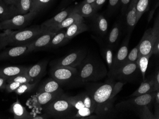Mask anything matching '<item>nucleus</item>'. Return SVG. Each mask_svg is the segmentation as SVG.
<instances>
[{"label": "nucleus", "instance_id": "3c124183", "mask_svg": "<svg viewBox=\"0 0 159 119\" xmlns=\"http://www.w3.org/2000/svg\"><path fill=\"white\" fill-rule=\"evenodd\" d=\"M5 4L9 5H14L16 7L18 0H3Z\"/></svg>", "mask_w": 159, "mask_h": 119}, {"label": "nucleus", "instance_id": "f704fd0d", "mask_svg": "<svg viewBox=\"0 0 159 119\" xmlns=\"http://www.w3.org/2000/svg\"><path fill=\"white\" fill-rule=\"evenodd\" d=\"M136 112L141 119H156L155 115L150 111V106L148 105L140 107Z\"/></svg>", "mask_w": 159, "mask_h": 119}, {"label": "nucleus", "instance_id": "f3484780", "mask_svg": "<svg viewBox=\"0 0 159 119\" xmlns=\"http://www.w3.org/2000/svg\"><path fill=\"white\" fill-rule=\"evenodd\" d=\"M48 61H43L28 67L25 73L31 80V82H38L46 72Z\"/></svg>", "mask_w": 159, "mask_h": 119}, {"label": "nucleus", "instance_id": "1a4fd4ad", "mask_svg": "<svg viewBox=\"0 0 159 119\" xmlns=\"http://www.w3.org/2000/svg\"><path fill=\"white\" fill-rule=\"evenodd\" d=\"M37 13L30 11L25 15H19L9 19L0 22V30H21L31 23L37 15Z\"/></svg>", "mask_w": 159, "mask_h": 119}, {"label": "nucleus", "instance_id": "c756f323", "mask_svg": "<svg viewBox=\"0 0 159 119\" xmlns=\"http://www.w3.org/2000/svg\"><path fill=\"white\" fill-rule=\"evenodd\" d=\"M54 0H32V6L30 11L38 14L42 11L45 9L53 2Z\"/></svg>", "mask_w": 159, "mask_h": 119}, {"label": "nucleus", "instance_id": "7c9ffc66", "mask_svg": "<svg viewBox=\"0 0 159 119\" xmlns=\"http://www.w3.org/2000/svg\"><path fill=\"white\" fill-rule=\"evenodd\" d=\"M152 56V54L144 55V56H141L137 60L136 63L138 65L139 70L141 72L143 80L145 79V74L148 68L149 59Z\"/></svg>", "mask_w": 159, "mask_h": 119}, {"label": "nucleus", "instance_id": "393cba45", "mask_svg": "<svg viewBox=\"0 0 159 119\" xmlns=\"http://www.w3.org/2000/svg\"><path fill=\"white\" fill-rule=\"evenodd\" d=\"M64 29L58 31L50 41L46 49H56L68 43L70 40L66 37V31Z\"/></svg>", "mask_w": 159, "mask_h": 119}, {"label": "nucleus", "instance_id": "58836bf2", "mask_svg": "<svg viewBox=\"0 0 159 119\" xmlns=\"http://www.w3.org/2000/svg\"><path fill=\"white\" fill-rule=\"evenodd\" d=\"M120 6V0H109L107 13L108 15H111Z\"/></svg>", "mask_w": 159, "mask_h": 119}, {"label": "nucleus", "instance_id": "c9c22d12", "mask_svg": "<svg viewBox=\"0 0 159 119\" xmlns=\"http://www.w3.org/2000/svg\"><path fill=\"white\" fill-rule=\"evenodd\" d=\"M38 82L27 83H23L15 91V93L17 95H20L25 94L26 93H28L32 91L37 85Z\"/></svg>", "mask_w": 159, "mask_h": 119}, {"label": "nucleus", "instance_id": "72a5a7b5", "mask_svg": "<svg viewBox=\"0 0 159 119\" xmlns=\"http://www.w3.org/2000/svg\"><path fill=\"white\" fill-rule=\"evenodd\" d=\"M113 49L107 46L103 49V56L106 61L108 68L111 70L113 67L114 55L113 53Z\"/></svg>", "mask_w": 159, "mask_h": 119}, {"label": "nucleus", "instance_id": "39448f33", "mask_svg": "<svg viewBox=\"0 0 159 119\" xmlns=\"http://www.w3.org/2000/svg\"><path fill=\"white\" fill-rule=\"evenodd\" d=\"M50 75L61 85L77 87L83 85L79 78L77 69L70 66H51Z\"/></svg>", "mask_w": 159, "mask_h": 119}, {"label": "nucleus", "instance_id": "6e6552de", "mask_svg": "<svg viewBox=\"0 0 159 119\" xmlns=\"http://www.w3.org/2000/svg\"><path fill=\"white\" fill-rule=\"evenodd\" d=\"M159 38V15L155 19L153 27L147 29L144 33L139 44V57L152 54L155 41Z\"/></svg>", "mask_w": 159, "mask_h": 119}, {"label": "nucleus", "instance_id": "a18cd8bd", "mask_svg": "<svg viewBox=\"0 0 159 119\" xmlns=\"http://www.w3.org/2000/svg\"><path fill=\"white\" fill-rule=\"evenodd\" d=\"M152 55H159V38L156 40L153 44L152 50Z\"/></svg>", "mask_w": 159, "mask_h": 119}, {"label": "nucleus", "instance_id": "ddd939ff", "mask_svg": "<svg viewBox=\"0 0 159 119\" xmlns=\"http://www.w3.org/2000/svg\"><path fill=\"white\" fill-rule=\"evenodd\" d=\"M74 6H71L63 10L56 15L50 19L46 20L41 25L42 29L45 30H53L56 31V28L69 15L73 12Z\"/></svg>", "mask_w": 159, "mask_h": 119}, {"label": "nucleus", "instance_id": "5701e85b", "mask_svg": "<svg viewBox=\"0 0 159 119\" xmlns=\"http://www.w3.org/2000/svg\"><path fill=\"white\" fill-rule=\"evenodd\" d=\"M73 12L77 13L82 17L91 18L97 12L92 3H86L82 2L74 7Z\"/></svg>", "mask_w": 159, "mask_h": 119}, {"label": "nucleus", "instance_id": "9b49d317", "mask_svg": "<svg viewBox=\"0 0 159 119\" xmlns=\"http://www.w3.org/2000/svg\"><path fill=\"white\" fill-rule=\"evenodd\" d=\"M67 98L77 111L84 107L90 108L94 112L95 111V103L90 94L86 91L75 96L67 95Z\"/></svg>", "mask_w": 159, "mask_h": 119}, {"label": "nucleus", "instance_id": "6ab92c4d", "mask_svg": "<svg viewBox=\"0 0 159 119\" xmlns=\"http://www.w3.org/2000/svg\"><path fill=\"white\" fill-rule=\"evenodd\" d=\"M9 112L13 115V118L16 119H32L34 115L29 113L25 107L20 104L18 98L11 106Z\"/></svg>", "mask_w": 159, "mask_h": 119}, {"label": "nucleus", "instance_id": "ea45409f", "mask_svg": "<svg viewBox=\"0 0 159 119\" xmlns=\"http://www.w3.org/2000/svg\"><path fill=\"white\" fill-rule=\"evenodd\" d=\"M20 85H21V83L16 82L7 83L5 90L6 91V92L8 93L15 92Z\"/></svg>", "mask_w": 159, "mask_h": 119}, {"label": "nucleus", "instance_id": "864d4df0", "mask_svg": "<svg viewBox=\"0 0 159 119\" xmlns=\"http://www.w3.org/2000/svg\"><path fill=\"white\" fill-rule=\"evenodd\" d=\"M137 1H138V0H132V1H131V3L129 4V7H131V6H133V5H135Z\"/></svg>", "mask_w": 159, "mask_h": 119}, {"label": "nucleus", "instance_id": "2f4dec72", "mask_svg": "<svg viewBox=\"0 0 159 119\" xmlns=\"http://www.w3.org/2000/svg\"><path fill=\"white\" fill-rule=\"evenodd\" d=\"M150 0H138L135 4L137 22H138L144 12L148 10Z\"/></svg>", "mask_w": 159, "mask_h": 119}, {"label": "nucleus", "instance_id": "603ef678", "mask_svg": "<svg viewBox=\"0 0 159 119\" xmlns=\"http://www.w3.org/2000/svg\"><path fill=\"white\" fill-rule=\"evenodd\" d=\"M95 1V0H84L83 2H86V3H93Z\"/></svg>", "mask_w": 159, "mask_h": 119}, {"label": "nucleus", "instance_id": "dca6fc26", "mask_svg": "<svg viewBox=\"0 0 159 119\" xmlns=\"http://www.w3.org/2000/svg\"><path fill=\"white\" fill-rule=\"evenodd\" d=\"M131 35L130 34H127L117 52L114 56L113 67L111 70L119 68L125 65L126 59L129 53V43Z\"/></svg>", "mask_w": 159, "mask_h": 119}, {"label": "nucleus", "instance_id": "09e8293b", "mask_svg": "<svg viewBox=\"0 0 159 119\" xmlns=\"http://www.w3.org/2000/svg\"><path fill=\"white\" fill-rule=\"evenodd\" d=\"M7 78L0 76V90L2 91L5 90L7 84Z\"/></svg>", "mask_w": 159, "mask_h": 119}, {"label": "nucleus", "instance_id": "c85d7f7f", "mask_svg": "<svg viewBox=\"0 0 159 119\" xmlns=\"http://www.w3.org/2000/svg\"><path fill=\"white\" fill-rule=\"evenodd\" d=\"M78 22H84V18L77 13L72 12L57 27L56 31L58 32L61 29H66L70 26Z\"/></svg>", "mask_w": 159, "mask_h": 119}, {"label": "nucleus", "instance_id": "e433bc0d", "mask_svg": "<svg viewBox=\"0 0 159 119\" xmlns=\"http://www.w3.org/2000/svg\"><path fill=\"white\" fill-rule=\"evenodd\" d=\"M139 57V44H138L130 51L129 53H128L125 64L136 62L137 60Z\"/></svg>", "mask_w": 159, "mask_h": 119}, {"label": "nucleus", "instance_id": "7ed1b4c3", "mask_svg": "<svg viewBox=\"0 0 159 119\" xmlns=\"http://www.w3.org/2000/svg\"><path fill=\"white\" fill-rule=\"evenodd\" d=\"M42 110L49 118L54 119H74L77 113L64 94L43 106Z\"/></svg>", "mask_w": 159, "mask_h": 119}, {"label": "nucleus", "instance_id": "a878e982", "mask_svg": "<svg viewBox=\"0 0 159 119\" xmlns=\"http://www.w3.org/2000/svg\"><path fill=\"white\" fill-rule=\"evenodd\" d=\"M121 29L120 23H115L113 25L109 34L106 38L107 46L113 49L116 47L120 37Z\"/></svg>", "mask_w": 159, "mask_h": 119}, {"label": "nucleus", "instance_id": "37998d69", "mask_svg": "<svg viewBox=\"0 0 159 119\" xmlns=\"http://www.w3.org/2000/svg\"><path fill=\"white\" fill-rule=\"evenodd\" d=\"M132 0H120L121 11L122 15L125 16Z\"/></svg>", "mask_w": 159, "mask_h": 119}, {"label": "nucleus", "instance_id": "aec40b11", "mask_svg": "<svg viewBox=\"0 0 159 119\" xmlns=\"http://www.w3.org/2000/svg\"><path fill=\"white\" fill-rule=\"evenodd\" d=\"M61 85L52 78L45 80L38 87L37 92L63 93Z\"/></svg>", "mask_w": 159, "mask_h": 119}, {"label": "nucleus", "instance_id": "f03ea898", "mask_svg": "<svg viewBox=\"0 0 159 119\" xmlns=\"http://www.w3.org/2000/svg\"><path fill=\"white\" fill-rule=\"evenodd\" d=\"M76 68L83 85L101 80L107 76L108 72L103 62L92 56H86Z\"/></svg>", "mask_w": 159, "mask_h": 119}, {"label": "nucleus", "instance_id": "8fccbe9b", "mask_svg": "<svg viewBox=\"0 0 159 119\" xmlns=\"http://www.w3.org/2000/svg\"><path fill=\"white\" fill-rule=\"evenodd\" d=\"M74 0H62L60 6V9L62 10L64 8H66L67 6L73 2Z\"/></svg>", "mask_w": 159, "mask_h": 119}, {"label": "nucleus", "instance_id": "423d86ee", "mask_svg": "<svg viewBox=\"0 0 159 119\" xmlns=\"http://www.w3.org/2000/svg\"><path fill=\"white\" fill-rule=\"evenodd\" d=\"M140 75L142 74L136 62L126 64L119 68L109 71L107 74L109 78L125 83L134 82Z\"/></svg>", "mask_w": 159, "mask_h": 119}, {"label": "nucleus", "instance_id": "a19ab883", "mask_svg": "<svg viewBox=\"0 0 159 119\" xmlns=\"http://www.w3.org/2000/svg\"><path fill=\"white\" fill-rule=\"evenodd\" d=\"M155 106V115L156 119H159V90L156 91L154 94L153 103Z\"/></svg>", "mask_w": 159, "mask_h": 119}, {"label": "nucleus", "instance_id": "a211bd4d", "mask_svg": "<svg viewBox=\"0 0 159 119\" xmlns=\"http://www.w3.org/2000/svg\"><path fill=\"white\" fill-rule=\"evenodd\" d=\"M92 18L93 28L95 32L102 37H104L108 31V24L103 15L95 13Z\"/></svg>", "mask_w": 159, "mask_h": 119}, {"label": "nucleus", "instance_id": "cd10ccee", "mask_svg": "<svg viewBox=\"0 0 159 119\" xmlns=\"http://www.w3.org/2000/svg\"><path fill=\"white\" fill-rule=\"evenodd\" d=\"M17 15L18 13L16 6L0 4V22L10 19Z\"/></svg>", "mask_w": 159, "mask_h": 119}, {"label": "nucleus", "instance_id": "49530a36", "mask_svg": "<svg viewBox=\"0 0 159 119\" xmlns=\"http://www.w3.org/2000/svg\"><path fill=\"white\" fill-rule=\"evenodd\" d=\"M154 79V85L156 91L159 90V71L158 69L157 71L155 72V74L153 75Z\"/></svg>", "mask_w": 159, "mask_h": 119}, {"label": "nucleus", "instance_id": "f257e3e1", "mask_svg": "<svg viewBox=\"0 0 159 119\" xmlns=\"http://www.w3.org/2000/svg\"><path fill=\"white\" fill-rule=\"evenodd\" d=\"M125 83L115 82L113 79L109 78L104 83L87 85L86 91L95 103L94 113L98 118H110L115 114V96Z\"/></svg>", "mask_w": 159, "mask_h": 119}, {"label": "nucleus", "instance_id": "bb28decb", "mask_svg": "<svg viewBox=\"0 0 159 119\" xmlns=\"http://www.w3.org/2000/svg\"><path fill=\"white\" fill-rule=\"evenodd\" d=\"M28 67L24 66H8L0 67V76L8 78L25 73Z\"/></svg>", "mask_w": 159, "mask_h": 119}, {"label": "nucleus", "instance_id": "79ce46f5", "mask_svg": "<svg viewBox=\"0 0 159 119\" xmlns=\"http://www.w3.org/2000/svg\"><path fill=\"white\" fill-rule=\"evenodd\" d=\"M8 45V42L7 40L6 32L4 31V32L0 33V51L5 49Z\"/></svg>", "mask_w": 159, "mask_h": 119}, {"label": "nucleus", "instance_id": "b1692460", "mask_svg": "<svg viewBox=\"0 0 159 119\" xmlns=\"http://www.w3.org/2000/svg\"><path fill=\"white\" fill-rule=\"evenodd\" d=\"M89 30V28L84 23V22H78L66 28V37L70 40H72L78 35Z\"/></svg>", "mask_w": 159, "mask_h": 119}, {"label": "nucleus", "instance_id": "412c9836", "mask_svg": "<svg viewBox=\"0 0 159 119\" xmlns=\"http://www.w3.org/2000/svg\"><path fill=\"white\" fill-rule=\"evenodd\" d=\"M125 15L126 31L127 34H132L136 25L138 23L137 22L135 5L129 7Z\"/></svg>", "mask_w": 159, "mask_h": 119}, {"label": "nucleus", "instance_id": "2eb2a0df", "mask_svg": "<svg viewBox=\"0 0 159 119\" xmlns=\"http://www.w3.org/2000/svg\"><path fill=\"white\" fill-rule=\"evenodd\" d=\"M57 32L53 30H47L46 32L40 35L30 45V52L39 51L46 49L50 41Z\"/></svg>", "mask_w": 159, "mask_h": 119}, {"label": "nucleus", "instance_id": "f8f14e48", "mask_svg": "<svg viewBox=\"0 0 159 119\" xmlns=\"http://www.w3.org/2000/svg\"><path fill=\"white\" fill-rule=\"evenodd\" d=\"M64 93H47V92H37L36 95L32 97L30 100L31 107L34 110H42L43 106L49 104L57 98L62 96Z\"/></svg>", "mask_w": 159, "mask_h": 119}, {"label": "nucleus", "instance_id": "0eeeda50", "mask_svg": "<svg viewBox=\"0 0 159 119\" xmlns=\"http://www.w3.org/2000/svg\"><path fill=\"white\" fill-rule=\"evenodd\" d=\"M155 92L132 97L128 100L121 101L115 105V110L117 111L130 110L136 111L137 109L145 105L150 106L153 104Z\"/></svg>", "mask_w": 159, "mask_h": 119}, {"label": "nucleus", "instance_id": "9d476101", "mask_svg": "<svg viewBox=\"0 0 159 119\" xmlns=\"http://www.w3.org/2000/svg\"><path fill=\"white\" fill-rule=\"evenodd\" d=\"M87 55L86 49L75 50L66 56L55 59L50 62L51 67L54 66H70L76 67L84 59Z\"/></svg>", "mask_w": 159, "mask_h": 119}, {"label": "nucleus", "instance_id": "c03bdc74", "mask_svg": "<svg viewBox=\"0 0 159 119\" xmlns=\"http://www.w3.org/2000/svg\"><path fill=\"white\" fill-rule=\"evenodd\" d=\"M106 1L107 0H95V1L93 2L92 4H93L97 11L102 7Z\"/></svg>", "mask_w": 159, "mask_h": 119}, {"label": "nucleus", "instance_id": "473e14b6", "mask_svg": "<svg viewBox=\"0 0 159 119\" xmlns=\"http://www.w3.org/2000/svg\"><path fill=\"white\" fill-rule=\"evenodd\" d=\"M32 4V0H18L16 6L18 15H25L30 12Z\"/></svg>", "mask_w": 159, "mask_h": 119}, {"label": "nucleus", "instance_id": "20e7f679", "mask_svg": "<svg viewBox=\"0 0 159 119\" xmlns=\"http://www.w3.org/2000/svg\"><path fill=\"white\" fill-rule=\"evenodd\" d=\"M47 31L42 29L40 25H34L16 31L5 30V32L8 45L16 46L31 44Z\"/></svg>", "mask_w": 159, "mask_h": 119}, {"label": "nucleus", "instance_id": "5fc2aeb1", "mask_svg": "<svg viewBox=\"0 0 159 119\" xmlns=\"http://www.w3.org/2000/svg\"><path fill=\"white\" fill-rule=\"evenodd\" d=\"M5 4L4 2H3V0H0V4Z\"/></svg>", "mask_w": 159, "mask_h": 119}, {"label": "nucleus", "instance_id": "4c0bfd02", "mask_svg": "<svg viewBox=\"0 0 159 119\" xmlns=\"http://www.w3.org/2000/svg\"><path fill=\"white\" fill-rule=\"evenodd\" d=\"M11 82H16L19 83L21 84H23L27 83H31V81L27 74L25 73H24L18 74L7 79V83Z\"/></svg>", "mask_w": 159, "mask_h": 119}, {"label": "nucleus", "instance_id": "de8ad7c7", "mask_svg": "<svg viewBox=\"0 0 159 119\" xmlns=\"http://www.w3.org/2000/svg\"><path fill=\"white\" fill-rule=\"evenodd\" d=\"M158 6H159V1H157V3L154 5L153 8L152 9V10L150 11V13H149V16H148V22H149L152 20V17H153V15H154V13H155V11H156V9L158 8Z\"/></svg>", "mask_w": 159, "mask_h": 119}, {"label": "nucleus", "instance_id": "4be33fe9", "mask_svg": "<svg viewBox=\"0 0 159 119\" xmlns=\"http://www.w3.org/2000/svg\"><path fill=\"white\" fill-rule=\"evenodd\" d=\"M155 91H156V90L155 88L154 79L152 75V76H150V78H148L146 79H145L143 80L140 87L131 96H129V97H132L141 96V95L152 93Z\"/></svg>", "mask_w": 159, "mask_h": 119}, {"label": "nucleus", "instance_id": "4468645a", "mask_svg": "<svg viewBox=\"0 0 159 119\" xmlns=\"http://www.w3.org/2000/svg\"><path fill=\"white\" fill-rule=\"evenodd\" d=\"M30 44L21 46H13L5 49L0 52V61L16 58L29 54Z\"/></svg>", "mask_w": 159, "mask_h": 119}]
</instances>
